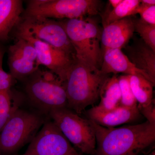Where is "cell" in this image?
<instances>
[{
  "label": "cell",
  "mask_w": 155,
  "mask_h": 155,
  "mask_svg": "<svg viewBox=\"0 0 155 155\" xmlns=\"http://www.w3.org/2000/svg\"><path fill=\"white\" fill-rule=\"evenodd\" d=\"M95 134L93 155H139L155 140V124L147 121L119 127L100 126L90 120Z\"/></svg>",
  "instance_id": "cell-1"
},
{
  "label": "cell",
  "mask_w": 155,
  "mask_h": 155,
  "mask_svg": "<svg viewBox=\"0 0 155 155\" xmlns=\"http://www.w3.org/2000/svg\"><path fill=\"white\" fill-rule=\"evenodd\" d=\"M108 75L88 67L75 58L64 83L67 107L80 114L99 98L101 88Z\"/></svg>",
  "instance_id": "cell-2"
},
{
  "label": "cell",
  "mask_w": 155,
  "mask_h": 155,
  "mask_svg": "<svg viewBox=\"0 0 155 155\" xmlns=\"http://www.w3.org/2000/svg\"><path fill=\"white\" fill-rule=\"evenodd\" d=\"M75 52V58L88 67L100 70L103 52L100 45L101 32L89 17L61 21Z\"/></svg>",
  "instance_id": "cell-3"
},
{
  "label": "cell",
  "mask_w": 155,
  "mask_h": 155,
  "mask_svg": "<svg viewBox=\"0 0 155 155\" xmlns=\"http://www.w3.org/2000/svg\"><path fill=\"white\" fill-rule=\"evenodd\" d=\"M41 115L16 108L0 132V155H10L31 141L45 124Z\"/></svg>",
  "instance_id": "cell-4"
},
{
  "label": "cell",
  "mask_w": 155,
  "mask_h": 155,
  "mask_svg": "<svg viewBox=\"0 0 155 155\" xmlns=\"http://www.w3.org/2000/svg\"><path fill=\"white\" fill-rule=\"evenodd\" d=\"M25 80V94L36 107L49 113L54 109L67 107L64 83L53 72L39 69Z\"/></svg>",
  "instance_id": "cell-5"
},
{
  "label": "cell",
  "mask_w": 155,
  "mask_h": 155,
  "mask_svg": "<svg viewBox=\"0 0 155 155\" xmlns=\"http://www.w3.org/2000/svg\"><path fill=\"white\" fill-rule=\"evenodd\" d=\"M98 0H32L28 1L23 17L48 19H80L98 14Z\"/></svg>",
  "instance_id": "cell-6"
},
{
  "label": "cell",
  "mask_w": 155,
  "mask_h": 155,
  "mask_svg": "<svg viewBox=\"0 0 155 155\" xmlns=\"http://www.w3.org/2000/svg\"><path fill=\"white\" fill-rule=\"evenodd\" d=\"M49 114L52 122L71 144L83 153L94 154L96 140L89 119L81 118L67 107L54 109Z\"/></svg>",
  "instance_id": "cell-7"
},
{
  "label": "cell",
  "mask_w": 155,
  "mask_h": 155,
  "mask_svg": "<svg viewBox=\"0 0 155 155\" xmlns=\"http://www.w3.org/2000/svg\"><path fill=\"white\" fill-rule=\"evenodd\" d=\"M16 28V32L28 35L75 56V51L61 21L22 16Z\"/></svg>",
  "instance_id": "cell-8"
},
{
  "label": "cell",
  "mask_w": 155,
  "mask_h": 155,
  "mask_svg": "<svg viewBox=\"0 0 155 155\" xmlns=\"http://www.w3.org/2000/svg\"><path fill=\"white\" fill-rule=\"evenodd\" d=\"M75 149L53 122H45L23 155H75Z\"/></svg>",
  "instance_id": "cell-9"
},
{
  "label": "cell",
  "mask_w": 155,
  "mask_h": 155,
  "mask_svg": "<svg viewBox=\"0 0 155 155\" xmlns=\"http://www.w3.org/2000/svg\"><path fill=\"white\" fill-rule=\"evenodd\" d=\"M16 37L23 38L32 45L36 51L40 66L46 67L64 83L75 60V55L25 34L16 32Z\"/></svg>",
  "instance_id": "cell-10"
},
{
  "label": "cell",
  "mask_w": 155,
  "mask_h": 155,
  "mask_svg": "<svg viewBox=\"0 0 155 155\" xmlns=\"http://www.w3.org/2000/svg\"><path fill=\"white\" fill-rule=\"evenodd\" d=\"M10 74L14 79L25 80L39 69L35 49L29 42L21 38L8 50Z\"/></svg>",
  "instance_id": "cell-11"
},
{
  "label": "cell",
  "mask_w": 155,
  "mask_h": 155,
  "mask_svg": "<svg viewBox=\"0 0 155 155\" xmlns=\"http://www.w3.org/2000/svg\"><path fill=\"white\" fill-rule=\"evenodd\" d=\"M134 32V19L130 17L115 21L104 26L101 42L103 53L110 49H122L127 45Z\"/></svg>",
  "instance_id": "cell-12"
},
{
  "label": "cell",
  "mask_w": 155,
  "mask_h": 155,
  "mask_svg": "<svg viewBox=\"0 0 155 155\" xmlns=\"http://www.w3.org/2000/svg\"><path fill=\"white\" fill-rule=\"evenodd\" d=\"M89 120L106 127H115L124 124L135 122L142 115L138 107L130 108L119 106L112 110L102 111L93 107L86 112Z\"/></svg>",
  "instance_id": "cell-13"
},
{
  "label": "cell",
  "mask_w": 155,
  "mask_h": 155,
  "mask_svg": "<svg viewBox=\"0 0 155 155\" xmlns=\"http://www.w3.org/2000/svg\"><path fill=\"white\" fill-rule=\"evenodd\" d=\"M100 71L106 75L123 73L126 75L142 76L155 84L147 73L135 67L120 49H110L104 52Z\"/></svg>",
  "instance_id": "cell-14"
},
{
  "label": "cell",
  "mask_w": 155,
  "mask_h": 155,
  "mask_svg": "<svg viewBox=\"0 0 155 155\" xmlns=\"http://www.w3.org/2000/svg\"><path fill=\"white\" fill-rule=\"evenodd\" d=\"M123 48L129 61L137 69L147 73L155 84V52L142 40Z\"/></svg>",
  "instance_id": "cell-15"
},
{
  "label": "cell",
  "mask_w": 155,
  "mask_h": 155,
  "mask_svg": "<svg viewBox=\"0 0 155 155\" xmlns=\"http://www.w3.org/2000/svg\"><path fill=\"white\" fill-rule=\"evenodd\" d=\"M23 13V2L20 0H0V41H7L17 27Z\"/></svg>",
  "instance_id": "cell-16"
},
{
  "label": "cell",
  "mask_w": 155,
  "mask_h": 155,
  "mask_svg": "<svg viewBox=\"0 0 155 155\" xmlns=\"http://www.w3.org/2000/svg\"><path fill=\"white\" fill-rule=\"evenodd\" d=\"M99 98V104L95 107L100 110L110 111L120 106L121 90L116 75L105 81L101 88Z\"/></svg>",
  "instance_id": "cell-17"
},
{
  "label": "cell",
  "mask_w": 155,
  "mask_h": 155,
  "mask_svg": "<svg viewBox=\"0 0 155 155\" xmlns=\"http://www.w3.org/2000/svg\"><path fill=\"white\" fill-rule=\"evenodd\" d=\"M131 90L138 108L146 107L155 101L153 98L154 84L142 76L129 75Z\"/></svg>",
  "instance_id": "cell-18"
},
{
  "label": "cell",
  "mask_w": 155,
  "mask_h": 155,
  "mask_svg": "<svg viewBox=\"0 0 155 155\" xmlns=\"http://www.w3.org/2000/svg\"><path fill=\"white\" fill-rule=\"evenodd\" d=\"M140 4L139 0H123L122 2L114 8L104 19V27L115 21L135 15Z\"/></svg>",
  "instance_id": "cell-19"
},
{
  "label": "cell",
  "mask_w": 155,
  "mask_h": 155,
  "mask_svg": "<svg viewBox=\"0 0 155 155\" xmlns=\"http://www.w3.org/2000/svg\"><path fill=\"white\" fill-rule=\"evenodd\" d=\"M13 95L11 89L0 91V132L17 107L12 102Z\"/></svg>",
  "instance_id": "cell-20"
},
{
  "label": "cell",
  "mask_w": 155,
  "mask_h": 155,
  "mask_svg": "<svg viewBox=\"0 0 155 155\" xmlns=\"http://www.w3.org/2000/svg\"><path fill=\"white\" fill-rule=\"evenodd\" d=\"M118 78L121 93L120 106L130 108L138 107L137 101L130 87L129 75H120Z\"/></svg>",
  "instance_id": "cell-21"
},
{
  "label": "cell",
  "mask_w": 155,
  "mask_h": 155,
  "mask_svg": "<svg viewBox=\"0 0 155 155\" xmlns=\"http://www.w3.org/2000/svg\"><path fill=\"white\" fill-rule=\"evenodd\" d=\"M134 31L140 35L145 43L155 52V25H150L141 19H134Z\"/></svg>",
  "instance_id": "cell-22"
},
{
  "label": "cell",
  "mask_w": 155,
  "mask_h": 155,
  "mask_svg": "<svg viewBox=\"0 0 155 155\" xmlns=\"http://www.w3.org/2000/svg\"><path fill=\"white\" fill-rule=\"evenodd\" d=\"M6 52L5 47L0 44V91L11 89L16 81L10 73H7L3 69V59Z\"/></svg>",
  "instance_id": "cell-23"
},
{
  "label": "cell",
  "mask_w": 155,
  "mask_h": 155,
  "mask_svg": "<svg viewBox=\"0 0 155 155\" xmlns=\"http://www.w3.org/2000/svg\"><path fill=\"white\" fill-rule=\"evenodd\" d=\"M140 19L148 24L155 25V5H147L140 3L137 10Z\"/></svg>",
  "instance_id": "cell-24"
},
{
  "label": "cell",
  "mask_w": 155,
  "mask_h": 155,
  "mask_svg": "<svg viewBox=\"0 0 155 155\" xmlns=\"http://www.w3.org/2000/svg\"><path fill=\"white\" fill-rule=\"evenodd\" d=\"M138 109L140 114L146 118L147 121L151 124H155V101L146 107Z\"/></svg>",
  "instance_id": "cell-25"
},
{
  "label": "cell",
  "mask_w": 155,
  "mask_h": 155,
  "mask_svg": "<svg viewBox=\"0 0 155 155\" xmlns=\"http://www.w3.org/2000/svg\"><path fill=\"white\" fill-rule=\"evenodd\" d=\"M122 1L123 0H109V2L111 5L115 8L122 2Z\"/></svg>",
  "instance_id": "cell-26"
},
{
  "label": "cell",
  "mask_w": 155,
  "mask_h": 155,
  "mask_svg": "<svg viewBox=\"0 0 155 155\" xmlns=\"http://www.w3.org/2000/svg\"><path fill=\"white\" fill-rule=\"evenodd\" d=\"M140 2L141 4L147 5H155V0H142Z\"/></svg>",
  "instance_id": "cell-27"
},
{
  "label": "cell",
  "mask_w": 155,
  "mask_h": 155,
  "mask_svg": "<svg viewBox=\"0 0 155 155\" xmlns=\"http://www.w3.org/2000/svg\"><path fill=\"white\" fill-rule=\"evenodd\" d=\"M146 155H155V150H153L150 153H148V154Z\"/></svg>",
  "instance_id": "cell-28"
},
{
  "label": "cell",
  "mask_w": 155,
  "mask_h": 155,
  "mask_svg": "<svg viewBox=\"0 0 155 155\" xmlns=\"http://www.w3.org/2000/svg\"><path fill=\"white\" fill-rule=\"evenodd\" d=\"M75 155H80L79 154H78V153L76 154H75Z\"/></svg>",
  "instance_id": "cell-29"
}]
</instances>
